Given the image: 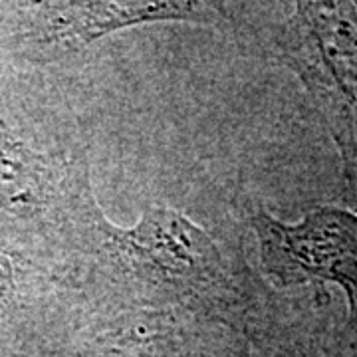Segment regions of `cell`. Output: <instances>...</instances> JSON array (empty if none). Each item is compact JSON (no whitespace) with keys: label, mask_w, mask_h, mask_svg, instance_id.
<instances>
[{"label":"cell","mask_w":357,"mask_h":357,"mask_svg":"<svg viewBox=\"0 0 357 357\" xmlns=\"http://www.w3.org/2000/svg\"><path fill=\"white\" fill-rule=\"evenodd\" d=\"M280 48L326 117L345 175L357 181V4H296Z\"/></svg>","instance_id":"6da1fadb"},{"label":"cell","mask_w":357,"mask_h":357,"mask_svg":"<svg viewBox=\"0 0 357 357\" xmlns=\"http://www.w3.org/2000/svg\"><path fill=\"white\" fill-rule=\"evenodd\" d=\"M268 270L286 284L332 280L357 306V217L342 208H319L300 225H284L264 213L255 218Z\"/></svg>","instance_id":"7a4b0ae2"},{"label":"cell","mask_w":357,"mask_h":357,"mask_svg":"<svg viewBox=\"0 0 357 357\" xmlns=\"http://www.w3.org/2000/svg\"><path fill=\"white\" fill-rule=\"evenodd\" d=\"M117 244L141 272L167 286L197 288L217 276L220 256L211 236L169 208H151Z\"/></svg>","instance_id":"3957f363"},{"label":"cell","mask_w":357,"mask_h":357,"mask_svg":"<svg viewBox=\"0 0 357 357\" xmlns=\"http://www.w3.org/2000/svg\"><path fill=\"white\" fill-rule=\"evenodd\" d=\"M44 38L64 48L84 46L107 32L155 20H208L203 2H62L40 6Z\"/></svg>","instance_id":"277c9868"},{"label":"cell","mask_w":357,"mask_h":357,"mask_svg":"<svg viewBox=\"0 0 357 357\" xmlns=\"http://www.w3.org/2000/svg\"><path fill=\"white\" fill-rule=\"evenodd\" d=\"M50 167L22 141L0 129V204L14 213L34 211L46 197Z\"/></svg>","instance_id":"5b68a950"},{"label":"cell","mask_w":357,"mask_h":357,"mask_svg":"<svg viewBox=\"0 0 357 357\" xmlns=\"http://www.w3.org/2000/svg\"><path fill=\"white\" fill-rule=\"evenodd\" d=\"M10 284H13V268H10V262L0 255V302L4 300Z\"/></svg>","instance_id":"8992f818"}]
</instances>
